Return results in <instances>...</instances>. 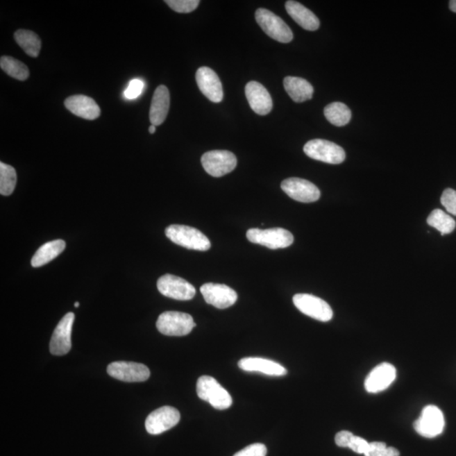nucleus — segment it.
Here are the masks:
<instances>
[{"label":"nucleus","instance_id":"obj_27","mask_svg":"<svg viewBox=\"0 0 456 456\" xmlns=\"http://www.w3.org/2000/svg\"><path fill=\"white\" fill-rule=\"evenodd\" d=\"M427 222L430 227L441 233L442 236L453 232L456 225L453 218L439 209L432 210L428 217Z\"/></svg>","mask_w":456,"mask_h":456},{"label":"nucleus","instance_id":"obj_18","mask_svg":"<svg viewBox=\"0 0 456 456\" xmlns=\"http://www.w3.org/2000/svg\"><path fill=\"white\" fill-rule=\"evenodd\" d=\"M245 94L252 110L259 115L270 114L273 101L266 87L257 81H251L245 87Z\"/></svg>","mask_w":456,"mask_h":456},{"label":"nucleus","instance_id":"obj_35","mask_svg":"<svg viewBox=\"0 0 456 456\" xmlns=\"http://www.w3.org/2000/svg\"><path fill=\"white\" fill-rule=\"evenodd\" d=\"M387 446L383 442L369 443V449L364 454L365 456H381Z\"/></svg>","mask_w":456,"mask_h":456},{"label":"nucleus","instance_id":"obj_25","mask_svg":"<svg viewBox=\"0 0 456 456\" xmlns=\"http://www.w3.org/2000/svg\"><path fill=\"white\" fill-rule=\"evenodd\" d=\"M15 40L24 50V52L33 58H37L40 53L42 42L40 37L32 31L18 30L15 33Z\"/></svg>","mask_w":456,"mask_h":456},{"label":"nucleus","instance_id":"obj_30","mask_svg":"<svg viewBox=\"0 0 456 456\" xmlns=\"http://www.w3.org/2000/svg\"><path fill=\"white\" fill-rule=\"evenodd\" d=\"M165 2L171 10L178 13L192 12L200 5L199 0H167Z\"/></svg>","mask_w":456,"mask_h":456},{"label":"nucleus","instance_id":"obj_29","mask_svg":"<svg viewBox=\"0 0 456 456\" xmlns=\"http://www.w3.org/2000/svg\"><path fill=\"white\" fill-rule=\"evenodd\" d=\"M17 171L12 166L0 162V194L9 196L14 192L17 185Z\"/></svg>","mask_w":456,"mask_h":456},{"label":"nucleus","instance_id":"obj_9","mask_svg":"<svg viewBox=\"0 0 456 456\" xmlns=\"http://www.w3.org/2000/svg\"><path fill=\"white\" fill-rule=\"evenodd\" d=\"M292 300L297 309L307 316L321 322H328L333 317V311L329 304L314 295L296 294Z\"/></svg>","mask_w":456,"mask_h":456},{"label":"nucleus","instance_id":"obj_21","mask_svg":"<svg viewBox=\"0 0 456 456\" xmlns=\"http://www.w3.org/2000/svg\"><path fill=\"white\" fill-rule=\"evenodd\" d=\"M239 367L246 372H259L270 376H284L287 370L272 360L260 357H245L239 362Z\"/></svg>","mask_w":456,"mask_h":456},{"label":"nucleus","instance_id":"obj_20","mask_svg":"<svg viewBox=\"0 0 456 456\" xmlns=\"http://www.w3.org/2000/svg\"><path fill=\"white\" fill-rule=\"evenodd\" d=\"M170 107V94L165 85H159L152 97L150 121L152 126H161L164 122Z\"/></svg>","mask_w":456,"mask_h":456},{"label":"nucleus","instance_id":"obj_7","mask_svg":"<svg viewBox=\"0 0 456 456\" xmlns=\"http://www.w3.org/2000/svg\"><path fill=\"white\" fill-rule=\"evenodd\" d=\"M444 426L446 421L443 412L434 405L424 407L419 418L413 423L416 432L428 439L435 438L441 434Z\"/></svg>","mask_w":456,"mask_h":456},{"label":"nucleus","instance_id":"obj_11","mask_svg":"<svg viewBox=\"0 0 456 456\" xmlns=\"http://www.w3.org/2000/svg\"><path fill=\"white\" fill-rule=\"evenodd\" d=\"M108 375L124 382H144L149 379L150 369L146 365L133 362H115L108 366Z\"/></svg>","mask_w":456,"mask_h":456},{"label":"nucleus","instance_id":"obj_10","mask_svg":"<svg viewBox=\"0 0 456 456\" xmlns=\"http://www.w3.org/2000/svg\"><path fill=\"white\" fill-rule=\"evenodd\" d=\"M158 289L165 297L188 301L196 296V288L178 276L166 274L158 280Z\"/></svg>","mask_w":456,"mask_h":456},{"label":"nucleus","instance_id":"obj_19","mask_svg":"<svg viewBox=\"0 0 456 456\" xmlns=\"http://www.w3.org/2000/svg\"><path fill=\"white\" fill-rule=\"evenodd\" d=\"M66 108L72 114L87 120H94L101 115V109L94 100L84 95L68 97L65 101Z\"/></svg>","mask_w":456,"mask_h":456},{"label":"nucleus","instance_id":"obj_22","mask_svg":"<svg viewBox=\"0 0 456 456\" xmlns=\"http://www.w3.org/2000/svg\"><path fill=\"white\" fill-rule=\"evenodd\" d=\"M286 10L288 15L294 19L300 26L307 31H316L319 29V19L311 10L297 1L286 2Z\"/></svg>","mask_w":456,"mask_h":456},{"label":"nucleus","instance_id":"obj_38","mask_svg":"<svg viewBox=\"0 0 456 456\" xmlns=\"http://www.w3.org/2000/svg\"><path fill=\"white\" fill-rule=\"evenodd\" d=\"M450 9L451 11L456 13V0H451V1H450Z\"/></svg>","mask_w":456,"mask_h":456},{"label":"nucleus","instance_id":"obj_3","mask_svg":"<svg viewBox=\"0 0 456 456\" xmlns=\"http://www.w3.org/2000/svg\"><path fill=\"white\" fill-rule=\"evenodd\" d=\"M196 326L190 314L177 311L164 312L157 321L159 332L169 337L187 336Z\"/></svg>","mask_w":456,"mask_h":456},{"label":"nucleus","instance_id":"obj_4","mask_svg":"<svg viewBox=\"0 0 456 456\" xmlns=\"http://www.w3.org/2000/svg\"><path fill=\"white\" fill-rule=\"evenodd\" d=\"M247 239L253 244L262 245L271 249L285 248L294 244L292 233L282 228L248 230Z\"/></svg>","mask_w":456,"mask_h":456},{"label":"nucleus","instance_id":"obj_5","mask_svg":"<svg viewBox=\"0 0 456 456\" xmlns=\"http://www.w3.org/2000/svg\"><path fill=\"white\" fill-rule=\"evenodd\" d=\"M303 151L307 157L329 164H341L346 159L345 151L340 146L326 140H310L304 146Z\"/></svg>","mask_w":456,"mask_h":456},{"label":"nucleus","instance_id":"obj_15","mask_svg":"<svg viewBox=\"0 0 456 456\" xmlns=\"http://www.w3.org/2000/svg\"><path fill=\"white\" fill-rule=\"evenodd\" d=\"M282 189L288 196L303 203L315 202L321 198V191L306 179L290 178L282 183Z\"/></svg>","mask_w":456,"mask_h":456},{"label":"nucleus","instance_id":"obj_1","mask_svg":"<svg viewBox=\"0 0 456 456\" xmlns=\"http://www.w3.org/2000/svg\"><path fill=\"white\" fill-rule=\"evenodd\" d=\"M165 233L173 243L188 249L208 251L212 246L208 237L189 226L171 225L166 228Z\"/></svg>","mask_w":456,"mask_h":456},{"label":"nucleus","instance_id":"obj_33","mask_svg":"<svg viewBox=\"0 0 456 456\" xmlns=\"http://www.w3.org/2000/svg\"><path fill=\"white\" fill-rule=\"evenodd\" d=\"M144 89V83L139 79L131 81L127 89L124 91V96L127 99H135L142 94Z\"/></svg>","mask_w":456,"mask_h":456},{"label":"nucleus","instance_id":"obj_8","mask_svg":"<svg viewBox=\"0 0 456 456\" xmlns=\"http://www.w3.org/2000/svg\"><path fill=\"white\" fill-rule=\"evenodd\" d=\"M237 158L228 151H210L201 158V163L206 173L215 178H220L231 173L236 169Z\"/></svg>","mask_w":456,"mask_h":456},{"label":"nucleus","instance_id":"obj_34","mask_svg":"<svg viewBox=\"0 0 456 456\" xmlns=\"http://www.w3.org/2000/svg\"><path fill=\"white\" fill-rule=\"evenodd\" d=\"M369 446V443L367 440L354 435L352 439H351L348 448L357 454L364 455L366 451L368 450Z\"/></svg>","mask_w":456,"mask_h":456},{"label":"nucleus","instance_id":"obj_12","mask_svg":"<svg viewBox=\"0 0 456 456\" xmlns=\"http://www.w3.org/2000/svg\"><path fill=\"white\" fill-rule=\"evenodd\" d=\"M75 314H66L58 323L51 338L49 350L54 356H64L71 349V333Z\"/></svg>","mask_w":456,"mask_h":456},{"label":"nucleus","instance_id":"obj_13","mask_svg":"<svg viewBox=\"0 0 456 456\" xmlns=\"http://www.w3.org/2000/svg\"><path fill=\"white\" fill-rule=\"evenodd\" d=\"M180 421V413L176 408L162 407L152 412L146 420V430L150 434H161L171 430Z\"/></svg>","mask_w":456,"mask_h":456},{"label":"nucleus","instance_id":"obj_37","mask_svg":"<svg viewBox=\"0 0 456 456\" xmlns=\"http://www.w3.org/2000/svg\"><path fill=\"white\" fill-rule=\"evenodd\" d=\"M381 456H400V452L394 447H387Z\"/></svg>","mask_w":456,"mask_h":456},{"label":"nucleus","instance_id":"obj_6","mask_svg":"<svg viewBox=\"0 0 456 456\" xmlns=\"http://www.w3.org/2000/svg\"><path fill=\"white\" fill-rule=\"evenodd\" d=\"M257 23L269 37L282 44H288L294 38L290 27L283 19L267 9H258L255 12Z\"/></svg>","mask_w":456,"mask_h":456},{"label":"nucleus","instance_id":"obj_31","mask_svg":"<svg viewBox=\"0 0 456 456\" xmlns=\"http://www.w3.org/2000/svg\"><path fill=\"white\" fill-rule=\"evenodd\" d=\"M441 204L448 212L456 216V191L452 189L444 190L441 196Z\"/></svg>","mask_w":456,"mask_h":456},{"label":"nucleus","instance_id":"obj_24","mask_svg":"<svg viewBox=\"0 0 456 456\" xmlns=\"http://www.w3.org/2000/svg\"><path fill=\"white\" fill-rule=\"evenodd\" d=\"M65 242L62 239L50 241L42 245L33 257L32 266L34 268L44 266L50 261L57 258L65 251Z\"/></svg>","mask_w":456,"mask_h":456},{"label":"nucleus","instance_id":"obj_40","mask_svg":"<svg viewBox=\"0 0 456 456\" xmlns=\"http://www.w3.org/2000/svg\"><path fill=\"white\" fill-rule=\"evenodd\" d=\"M79 306H80V303H78V302L75 303V307H78Z\"/></svg>","mask_w":456,"mask_h":456},{"label":"nucleus","instance_id":"obj_14","mask_svg":"<svg viewBox=\"0 0 456 456\" xmlns=\"http://www.w3.org/2000/svg\"><path fill=\"white\" fill-rule=\"evenodd\" d=\"M205 301L217 309L225 310L235 304L237 292L224 284L206 283L201 287Z\"/></svg>","mask_w":456,"mask_h":456},{"label":"nucleus","instance_id":"obj_32","mask_svg":"<svg viewBox=\"0 0 456 456\" xmlns=\"http://www.w3.org/2000/svg\"><path fill=\"white\" fill-rule=\"evenodd\" d=\"M267 449L263 444H253L233 456H267Z\"/></svg>","mask_w":456,"mask_h":456},{"label":"nucleus","instance_id":"obj_39","mask_svg":"<svg viewBox=\"0 0 456 456\" xmlns=\"http://www.w3.org/2000/svg\"><path fill=\"white\" fill-rule=\"evenodd\" d=\"M149 132H150V134H154L155 132V126H152V124H151V126L149 128Z\"/></svg>","mask_w":456,"mask_h":456},{"label":"nucleus","instance_id":"obj_17","mask_svg":"<svg viewBox=\"0 0 456 456\" xmlns=\"http://www.w3.org/2000/svg\"><path fill=\"white\" fill-rule=\"evenodd\" d=\"M196 78L203 94L213 103H221L223 99V90L217 73L209 67H201L197 70Z\"/></svg>","mask_w":456,"mask_h":456},{"label":"nucleus","instance_id":"obj_36","mask_svg":"<svg viewBox=\"0 0 456 456\" xmlns=\"http://www.w3.org/2000/svg\"><path fill=\"white\" fill-rule=\"evenodd\" d=\"M353 432L349 431L339 432L335 438V442L339 447L348 448L351 439L353 437Z\"/></svg>","mask_w":456,"mask_h":456},{"label":"nucleus","instance_id":"obj_26","mask_svg":"<svg viewBox=\"0 0 456 456\" xmlns=\"http://www.w3.org/2000/svg\"><path fill=\"white\" fill-rule=\"evenodd\" d=\"M323 114L330 124L338 127L346 126L352 119V112L346 104L342 103L327 105Z\"/></svg>","mask_w":456,"mask_h":456},{"label":"nucleus","instance_id":"obj_16","mask_svg":"<svg viewBox=\"0 0 456 456\" xmlns=\"http://www.w3.org/2000/svg\"><path fill=\"white\" fill-rule=\"evenodd\" d=\"M396 378V369L391 364L383 362L374 368L366 378L364 387L369 393H379L391 387Z\"/></svg>","mask_w":456,"mask_h":456},{"label":"nucleus","instance_id":"obj_2","mask_svg":"<svg viewBox=\"0 0 456 456\" xmlns=\"http://www.w3.org/2000/svg\"><path fill=\"white\" fill-rule=\"evenodd\" d=\"M196 392L199 398L208 401L217 410H226L233 405L231 395L212 377L199 378Z\"/></svg>","mask_w":456,"mask_h":456},{"label":"nucleus","instance_id":"obj_28","mask_svg":"<svg viewBox=\"0 0 456 456\" xmlns=\"http://www.w3.org/2000/svg\"><path fill=\"white\" fill-rule=\"evenodd\" d=\"M0 67L8 76L18 81H26L30 76L27 66L12 57L3 56L0 60Z\"/></svg>","mask_w":456,"mask_h":456},{"label":"nucleus","instance_id":"obj_23","mask_svg":"<svg viewBox=\"0 0 456 456\" xmlns=\"http://www.w3.org/2000/svg\"><path fill=\"white\" fill-rule=\"evenodd\" d=\"M283 84L287 94L295 103H303L313 96L314 87L303 78L287 76L284 79Z\"/></svg>","mask_w":456,"mask_h":456}]
</instances>
